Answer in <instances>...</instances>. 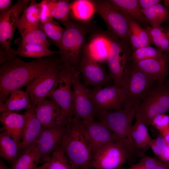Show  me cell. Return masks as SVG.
Here are the masks:
<instances>
[{
    "label": "cell",
    "mask_w": 169,
    "mask_h": 169,
    "mask_svg": "<svg viewBox=\"0 0 169 169\" xmlns=\"http://www.w3.org/2000/svg\"><path fill=\"white\" fill-rule=\"evenodd\" d=\"M20 146L2 127L0 133V156L12 165L18 157Z\"/></svg>",
    "instance_id": "obj_28"
},
{
    "label": "cell",
    "mask_w": 169,
    "mask_h": 169,
    "mask_svg": "<svg viewBox=\"0 0 169 169\" xmlns=\"http://www.w3.org/2000/svg\"><path fill=\"white\" fill-rule=\"evenodd\" d=\"M150 125L162 133L169 129V115L163 114L156 116L152 120Z\"/></svg>",
    "instance_id": "obj_38"
},
{
    "label": "cell",
    "mask_w": 169,
    "mask_h": 169,
    "mask_svg": "<svg viewBox=\"0 0 169 169\" xmlns=\"http://www.w3.org/2000/svg\"><path fill=\"white\" fill-rule=\"evenodd\" d=\"M12 0H0V13L4 12L13 6Z\"/></svg>",
    "instance_id": "obj_46"
},
{
    "label": "cell",
    "mask_w": 169,
    "mask_h": 169,
    "mask_svg": "<svg viewBox=\"0 0 169 169\" xmlns=\"http://www.w3.org/2000/svg\"><path fill=\"white\" fill-rule=\"evenodd\" d=\"M135 116V108L127 104L120 110L100 111L96 113L99 121L105 124L119 141L125 144L132 151L130 133Z\"/></svg>",
    "instance_id": "obj_5"
},
{
    "label": "cell",
    "mask_w": 169,
    "mask_h": 169,
    "mask_svg": "<svg viewBox=\"0 0 169 169\" xmlns=\"http://www.w3.org/2000/svg\"><path fill=\"white\" fill-rule=\"evenodd\" d=\"M68 126H43L35 142L41 161L45 163L49 161L51 154L65 134Z\"/></svg>",
    "instance_id": "obj_17"
},
{
    "label": "cell",
    "mask_w": 169,
    "mask_h": 169,
    "mask_svg": "<svg viewBox=\"0 0 169 169\" xmlns=\"http://www.w3.org/2000/svg\"><path fill=\"white\" fill-rule=\"evenodd\" d=\"M34 110L37 118L44 127L68 126L71 122L59 105L52 99L40 101Z\"/></svg>",
    "instance_id": "obj_16"
},
{
    "label": "cell",
    "mask_w": 169,
    "mask_h": 169,
    "mask_svg": "<svg viewBox=\"0 0 169 169\" xmlns=\"http://www.w3.org/2000/svg\"><path fill=\"white\" fill-rule=\"evenodd\" d=\"M133 154L123 142L118 140L111 142L93 153L91 167L94 169H118Z\"/></svg>",
    "instance_id": "obj_9"
},
{
    "label": "cell",
    "mask_w": 169,
    "mask_h": 169,
    "mask_svg": "<svg viewBox=\"0 0 169 169\" xmlns=\"http://www.w3.org/2000/svg\"><path fill=\"white\" fill-rule=\"evenodd\" d=\"M23 44L32 43L43 45L49 49L52 41L49 39L45 33L39 27L21 34Z\"/></svg>",
    "instance_id": "obj_32"
},
{
    "label": "cell",
    "mask_w": 169,
    "mask_h": 169,
    "mask_svg": "<svg viewBox=\"0 0 169 169\" xmlns=\"http://www.w3.org/2000/svg\"><path fill=\"white\" fill-rule=\"evenodd\" d=\"M1 113L0 121L3 125L2 128L7 131L20 148L26 120L25 115L10 111Z\"/></svg>",
    "instance_id": "obj_22"
},
{
    "label": "cell",
    "mask_w": 169,
    "mask_h": 169,
    "mask_svg": "<svg viewBox=\"0 0 169 169\" xmlns=\"http://www.w3.org/2000/svg\"><path fill=\"white\" fill-rule=\"evenodd\" d=\"M83 54L100 64L107 62L110 47V40L106 32L96 30L90 36Z\"/></svg>",
    "instance_id": "obj_19"
},
{
    "label": "cell",
    "mask_w": 169,
    "mask_h": 169,
    "mask_svg": "<svg viewBox=\"0 0 169 169\" xmlns=\"http://www.w3.org/2000/svg\"><path fill=\"white\" fill-rule=\"evenodd\" d=\"M31 0H19L7 11L0 13L1 48L5 50L12 58H16V50L11 43L20 15Z\"/></svg>",
    "instance_id": "obj_12"
},
{
    "label": "cell",
    "mask_w": 169,
    "mask_h": 169,
    "mask_svg": "<svg viewBox=\"0 0 169 169\" xmlns=\"http://www.w3.org/2000/svg\"><path fill=\"white\" fill-rule=\"evenodd\" d=\"M17 55L25 57L38 59L59 54V51L51 50L45 46L32 43L23 44L20 43L15 51Z\"/></svg>",
    "instance_id": "obj_29"
},
{
    "label": "cell",
    "mask_w": 169,
    "mask_h": 169,
    "mask_svg": "<svg viewBox=\"0 0 169 169\" xmlns=\"http://www.w3.org/2000/svg\"><path fill=\"white\" fill-rule=\"evenodd\" d=\"M155 10L161 24L169 18V10L160 3L155 5Z\"/></svg>",
    "instance_id": "obj_42"
},
{
    "label": "cell",
    "mask_w": 169,
    "mask_h": 169,
    "mask_svg": "<svg viewBox=\"0 0 169 169\" xmlns=\"http://www.w3.org/2000/svg\"><path fill=\"white\" fill-rule=\"evenodd\" d=\"M166 81L169 84V80L167 81Z\"/></svg>",
    "instance_id": "obj_56"
},
{
    "label": "cell",
    "mask_w": 169,
    "mask_h": 169,
    "mask_svg": "<svg viewBox=\"0 0 169 169\" xmlns=\"http://www.w3.org/2000/svg\"><path fill=\"white\" fill-rule=\"evenodd\" d=\"M144 29L147 33L149 39L151 38H160L166 31V29L161 26L153 27L151 26H147Z\"/></svg>",
    "instance_id": "obj_43"
},
{
    "label": "cell",
    "mask_w": 169,
    "mask_h": 169,
    "mask_svg": "<svg viewBox=\"0 0 169 169\" xmlns=\"http://www.w3.org/2000/svg\"><path fill=\"white\" fill-rule=\"evenodd\" d=\"M48 169H74L69 158L59 146L51 154Z\"/></svg>",
    "instance_id": "obj_33"
},
{
    "label": "cell",
    "mask_w": 169,
    "mask_h": 169,
    "mask_svg": "<svg viewBox=\"0 0 169 169\" xmlns=\"http://www.w3.org/2000/svg\"><path fill=\"white\" fill-rule=\"evenodd\" d=\"M31 106L28 94L19 89L11 92L4 103L0 106V112L26 110Z\"/></svg>",
    "instance_id": "obj_27"
},
{
    "label": "cell",
    "mask_w": 169,
    "mask_h": 169,
    "mask_svg": "<svg viewBox=\"0 0 169 169\" xmlns=\"http://www.w3.org/2000/svg\"><path fill=\"white\" fill-rule=\"evenodd\" d=\"M96 12L105 23L107 31L126 44H131L129 32L130 18L111 0H93Z\"/></svg>",
    "instance_id": "obj_6"
},
{
    "label": "cell",
    "mask_w": 169,
    "mask_h": 169,
    "mask_svg": "<svg viewBox=\"0 0 169 169\" xmlns=\"http://www.w3.org/2000/svg\"><path fill=\"white\" fill-rule=\"evenodd\" d=\"M61 60L42 72L26 86L31 105L34 108L40 101L45 99L57 82L61 72Z\"/></svg>",
    "instance_id": "obj_11"
},
{
    "label": "cell",
    "mask_w": 169,
    "mask_h": 169,
    "mask_svg": "<svg viewBox=\"0 0 169 169\" xmlns=\"http://www.w3.org/2000/svg\"><path fill=\"white\" fill-rule=\"evenodd\" d=\"M168 160L169 161V144H168Z\"/></svg>",
    "instance_id": "obj_53"
},
{
    "label": "cell",
    "mask_w": 169,
    "mask_h": 169,
    "mask_svg": "<svg viewBox=\"0 0 169 169\" xmlns=\"http://www.w3.org/2000/svg\"><path fill=\"white\" fill-rule=\"evenodd\" d=\"M161 136L167 144H169V129L161 134Z\"/></svg>",
    "instance_id": "obj_48"
},
{
    "label": "cell",
    "mask_w": 169,
    "mask_h": 169,
    "mask_svg": "<svg viewBox=\"0 0 169 169\" xmlns=\"http://www.w3.org/2000/svg\"><path fill=\"white\" fill-rule=\"evenodd\" d=\"M134 108L136 119L150 125L154 118L169 110V84H156Z\"/></svg>",
    "instance_id": "obj_4"
},
{
    "label": "cell",
    "mask_w": 169,
    "mask_h": 169,
    "mask_svg": "<svg viewBox=\"0 0 169 169\" xmlns=\"http://www.w3.org/2000/svg\"><path fill=\"white\" fill-rule=\"evenodd\" d=\"M0 169H12L7 166L1 159L0 160Z\"/></svg>",
    "instance_id": "obj_50"
},
{
    "label": "cell",
    "mask_w": 169,
    "mask_h": 169,
    "mask_svg": "<svg viewBox=\"0 0 169 169\" xmlns=\"http://www.w3.org/2000/svg\"><path fill=\"white\" fill-rule=\"evenodd\" d=\"M90 141L93 153L104 145L111 142L119 141L110 129L100 121L80 120Z\"/></svg>",
    "instance_id": "obj_20"
},
{
    "label": "cell",
    "mask_w": 169,
    "mask_h": 169,
    "mask_svg": "<svg viewBox=\"0 0 169 169\" xmlns=\"http://www.w3.org/2000/svg\"><path fill=\"white\" fill-rule=\"evenodd\" d=\"M80 74L79 70L77 71L73 81V120L77 122L94 121L96 110L88 89L81 82Z\"/></svg>",
    "instance_id": "obj_13"
},
{
    "label": "cell",
    "mask_w": 169,
    "mask_h": 169,
    "mask_svg": "<svg viewBox=\"0 0 169 169\" xmlns=\"http://www.w3.org/2000/svg\"><path fill=\"white\" fill-rule=\"evenodd\" d=\"M52 16L62 22L69 21L71 2L67 0H47Z\"/></svg>",
    "instance_id": "obj_31"
},
{
    "label": "cell",
    "mask_w": 169,
    "mask_h": 169,
    "mask_svg": "<svg viewBox=\"0 0 169 169\" xmlns=\"http://www.w3.org/2000/svg\"><path fill=\"white\" fill-rule=\"evenodd\" d=\"M163 5L166 8L169 7V0H164Z\"/></svg>",
    "instance_id": "obj_52"
},
{
    "label": "cell",
    "mask_w": 169,
    "mask_h": 169,
    "mask_svg": "<svg viewBox=\"0 0 169 169\" xmlns=\"http://www.w3.org/2000/svg\"><path fill=\"white\" fill-rule=\"evenodd\" d=\"M40 10L38 3L31 0L23 11L18 19L17 28L20 34L38 28L39 23Z\"/></svg>",
    "instance_id": "obj_23"
},
{
    "label": "cell",
    "mask_w": 169,
    "mask_h": 169,
    "mask_svg": "<svg viewBox=\"0 0 169 169\" xmlns=\"http://www.w3.org/2000/svg\"><path fill=\"white\" fill-rule=\"evenodd\" d=\"M110 47L107 61L109 74L115 84L121 87L125 70L132 52L130 45L108 31Z\"/></svg>",
    "instance_id": "obj_10"
},
{
    "label": "cell",
    "mask_w": 169,
    "mask_h": 169,
    "mask_svg": "<svg viewBox=\"0 0 169 169\" xmlns=\"http://www.w3.org/2000/svg\"><path fill=\"white\" fill-rule=\"evenodd\" d=\"M169 51L161 55L137 62L132 63L131 65L140 70L151 77L157 84H162L169 72Z\"/></svg>",
    "instance_id": "obj_18"
},
{
    "label": "cell",
    "mask_w": 169,
    "mask_h": 169,
    "mask_svg": "<svg viewBox=\"0 0 169 169\" xmlns=\"http://www.w3.org/2000/svg\"><path fill=\"white\" fill-rule=\"evenodd\" d=\"M39 28L52 41V43H58L61 40L64 32V29L57 21L53 19L44 23H40Z\"/></svg>",
    "instance_id": "obj_34"
},
{
    "label": "cell",
    "mask_w": 169,
    "mask_h": 169,
    "mask_svg": "<svg viewBox=\"0 0 169 169\" xmlns=\"http://www.w3.org/2000/svg\"><path fill=\"white\" fill-rule=\"evenodd\" d=\"M74 169H91V144L84 127L73 120L58 145Z\"/></svg>",
    "instance_id": "obj_3"
},
{
    "label": "cell",
    "mask_w": 169,
    "mask_h": 169,
    "mask_svg": "<svg viewBox=\"0 0 169 169\" xmlns=\"http://www.w3.org/2000/svg\"><path fill=\"white\" fill-rule=\"evenodd\" d=\"M118 169H126V168H124V167H121Z\"/></svg>",
    "instance_id": "obj_54"
},
{
    "label": "cell",
    "mask_w": 169,
    "mask_h": 169,
    "mask_svg": "<svg viewBox=\"0 0 169 169\" xmlns=\"http://www.w3.org/2000/svg\"><path fill=\"white\" fill-rule=\"evenodd\" d=\"M122 11L139 23H148L143 15L138 0H111Z\"/></svg>",
    "instance_id": "obj_30"
},
{
    "label": "cell",
    "mask_w": 169,
    "mask_h": 169,
    "mask_svg": "<svg viewBox=\"0 0 169 169\" xmlns=\"http://www.w3.org/2000/svg\"><path fill=\"white\" fill-rule=\"evenodd\" d=\"M129 21L133 26L137 37L141 42L142 46H146L151 44L148 35L145 30L137 22L130 18Z\"/></svg>",
    "instance_id": "obj_37"
},
{
    "label": "cell",
    "mask_w": 169,
    "mask_h": 169,
    "mask_svg": "<svg viewBox=\"0 0 169 169\" xmlns=\"http://www.w3.org/2000/svg\"><path fill=\"white\" fill-rule=\"evenodd\" d=\"M49 166V161L44 163L41 166L38 167L35 169H48Z\"/></svg>",
    "instance_id": "obj_49"
},
{
    "label": "cell",
    "mask_w": 169,
    "mask_h": 169,
    "mask_svg": "<svg viewBox=\"0 0 169 169\" xmlns=\"http://www.w3.org/2000/svg\"><path fill=\"white\" fill-rule=\"evenodd\" d=\"M88 90L96 112L120 110L126 103L123 89L115 84Z\"/></svg>",
    "instance_id": "obj_14"
},
{
    "label": "cell",
    "mask_w": 169,
    "mask_h": 169,
    "mask_svg": "<svg viewBox=\"0 0 169 169\" xmlns=\"http://www.w3.org/2000/svg\"><path fill=\"white\" fill-rule=\"evenodd\" d=\"M168 33V35H169V33Z\"/></svg>",
    "instance_id": "obj_57"
},
{
    "label": "cell",
    "mask_w": 169,
    "mask_h": 169,
    "mask_svg": "<svg viewBox=\"0 0 169 169\" xmlns=\"http://www.w3.org/2000/svg\"><path fill=\"white\" fill-rule=\"evenodd\" d=\"M163 53L158 49H156L151 45L143 46L132 51L131 58L132 62H137L159 56Z\"/></svg>",
    "instance_id": "obj_35"
},
{
    "label": "cell",
    "mask_w": 169,
    "mask_h": 169,
    "mask_svg": "<svg viewBox=\"0 0 169 169\" xmlns=\"http://www.w3.org/2000/svg\"><path fill=\"white\" fill-rule=\"evenodd\" d=\"M62 23L65 26L62 38L59 42L53 44L59 49V54L62 63L79 70L88 34L96 30L90 22H80L70 17L68 21Z\"/></svg>",
    "instance_id": "obj_2"
},
{
    "label": "cell",
    "mask_w": 169,
    "mask_h": 169,
    "mask_svg": "<svg viewBox=\"0 0 169 169\" xmlns=\"http://www.w3.org/2000/svg\"><path fill=\"white\" fill-rule=\"evenodd\" d=\"M155 5L148 8L141 9L142 12L148 23L151 24V26L153 27H159L161 25L156 12Z\"/></svg>",
    "instance_id": "obj_40"
},
{
    "label": "cell",
    "mask_w": 169,
    "mask_h": 169,
    "mask_svg": "<svg viewBox=\"0 0 169 169\" xmlns=\"http://www.w3.org/2000/svg\"><path fill=\"white\" fill-rule=\"evenodd\" d=\"M24 114L26 115V120L19 153L27 146L36 142L43 128L35 114L33 107L31 106L27 109Z\"/></svg>",
    "instance_id": "obj_21"
},
{
    "label": "cell",
    "mask_w": 169,
    "mask_h": 169,
    "mask_svg": "<svg viewBox=\"0 0 169 169\" xmlns=\"http://www.w3.org/2000/svg\"><path fill=\"white\" fill-rule=\"evenodd\" d=\"M36 143L27 146L19 153L12 165V169H35L41 161Z\"/></svg>",
    "instance_id": "obj_24"
},
{
    "label": "cell",
    "mask_w": 169,
    "mask_h": 169,
    "mask_svg": "<svg viewBox=\"0 0 169 169\" xmlns=\"http://www.w3.org/2000/svg\"><path fill=\"white\" fill-rule=\"evenodd\" d=\"M78 70L73 66L62 63L59 79L47 97L59 105L70 122L73 119V81Z\"/></svg>",
    "instance_id": "obj_8"
},
{
    "label": "cell",
    "mask_w": 169,
    "mask_h": 169,
    "mask_svg": "<svg viewBox=\"0 0 169 169\" xmlns=\"http://www.w3.org/2000/svg\"><path fill=\"white\" fill-rule=\"evenodd\" d=\"M151 139L146 125L136 119V121L132 126L130 133V144L135 151L145 149L149 146Z\"/></svg>",
    "instance_id": "obj_26"
},
{
    "label": "cell",
    "mask_w": 169,
    "mask_h": 169,
    "mask_svg": "<svg viewBox=\"0 0 169 169\" xmlns=\"http://www.w3.org/2000/svg\"><path fill=\"white\" fill-rule=\"evenodd\" d=\"M156 83L140 70L131 65L125 68L121 88L125 93L126 103L137 106Z\"/></svg>",
    "instance_id": "obj_7"
},
{
    "label": "cell",
    "mask_w": 169,
    "mask_h": 169,
    "mask_svg": "<svg viewBox=\"0 0 169 169\" xmlns=\"http://www.w3.org/2000/svg\"><path fill=\"white\" fill-rule=\"evenodd\" d=\"M95 12L93 0H75L71 2L69 17L74 20L89 22Z\"/></svg>",
    "instance_id": "obj_25"
},
{
    "label": "cell",
    "mask_w": 169,
    "mask_h": 169,
    "mask_svg": "<svg viewBox=\"0 0 169 169\" xmlns=\"http://www.w3.org/2000/svg\"><path fill=\"white\" fill-rule=\"evenodd\" d=\"M39 8V23H44L53 19L47 0H43L38 3Z\"/></svg>",
    "instance_id": "obj_39"
},
{
    "label": "cell",
    "mask_w": 169,
    "mask_h": 169,
    "mask_svg": "<svg viewBox=\"0 0 169 169\" xmlns=\"http://www.w3.org/2000/svg\"><path fill=\"white\" fill-rule=\"evenodd\" d=\"M167 30V31L168 33H169V27L167 28V29H166Z\"/></svg>",
    "instance_id": "obj_55"
},
{
    "label": "cell",
    "mask_w": 169,
    "mask_h": 169,
    "mask_svg": "<svg viewBox=\"0 0 169 169\" xmlns=\"http://www.w3.org/2000/svg\"><path fill=\"white\" fill-rule=\"evenodd\" d=\"M137 164L145 169H169L165 163L149 156L143 157Z\"/></svg>",
    "instance_id": "obj_36"
},
{
    "label": "cell",
    "mask_w": 169,
    "mask_h": 169,
    "mask_svg": "<svg viewBox=\"0 0 169 169\" xmlns=\"http://www.w3.org/2000/svg\"><path fill=\"white\" fill-rule=\"evenodd\" d=\"M155 139L160 151L161 155L159 157L164 162H169L168 144L161 135L158 136Z\"/></svg>",
    "instance_id": "obj_41"
},
{
    "label": "cell",
    "mask_w": 169,
    "mask_h": 169,
    "mask_svg": "<svg viewBox=\"0 0 169 169\" xmlns=\"http://www.w3.org/2000/svg\"><path fill=\"white\" fill-rule=\"evenodd\" d=\"M149 146L151 148L154 154L160 157L161 155L160 151L156 143L155 139H151L149 143Z\"/></svg>",
    "instance_id": "obj_47"
},
{
    "label": "cell",
    "mask_w": 169,
    "mask_h": 169,
    "mask_svg": "<svg viewBox=\"0 0 169 169\" xmlns=\"http://www.w3.org/2000/svg\"><path fill=\"white\" fill-rule=\"evenodd\" d=\"M160 0H138L140 6L142 9L149 8L156 5L161 1Z\"/></svg>",
    "instance_id": "obj_44"
},
{
    "label": "cell",
    "mask_w": 169,
    "mask_h": 169,
    "mask_svg": "<svg viewBox=\"0 0 169 169\" xmlns=\"http://www.w3.org/2000/svg\"><path fill=\"white\" fill-rule=\"evenodd\" d=\"M14 59L12 58L8 54L7 52L4 49L0 48V65H4L11 60Z\"/></svg>",
    "instance_id": "obj_45"
},
{
    "label": "cell",
    "mask_w": 169,
    "mask_h": 169,
    "mask_svg": "<svg viewBox=\"0 0 169 169\" xmlns=\"http://www.w3.org/2000/svg\"><path fill=\"white\" fill-rule=\"evenodd\" d=\"M52 55L28 62L17 57L0 66V106L4 103L12 91L26 86L42 72L61 60L59 57Z\"/></svg>",
    "instance_id": "obj_1"
},
{
    "label": "cell",
    "mask_w": 169,
    "mask_h": 169,
    "mask_svg": "<svg viewBox=\"0 0 169 169\" xmlns=\"http://www.w3.org/2000/svg\"><path fill=\"white\" fill-rule=\"evenodd\" d=\"M79 71L85 86L105 87L108 86L107 84L112 80L101 64L91 59L83 54L79 63Z\"/></svg>",
    "instance_id": "obj_15"
},
{
    "label": "cell",
    "mask_w": 169,
    "mask_h": 169,
    "mask_svg": "<svg viewBox=\"0 0 169 169\" xmlns=\"http://www.w3.org/2000/svg\"><path fill=\"white\" fill-rule=\"evenodd\" d=\"M127 169H145L137 163Z\"/></svg>",
    "instance_id": "obj_51"
}]
</instances>
